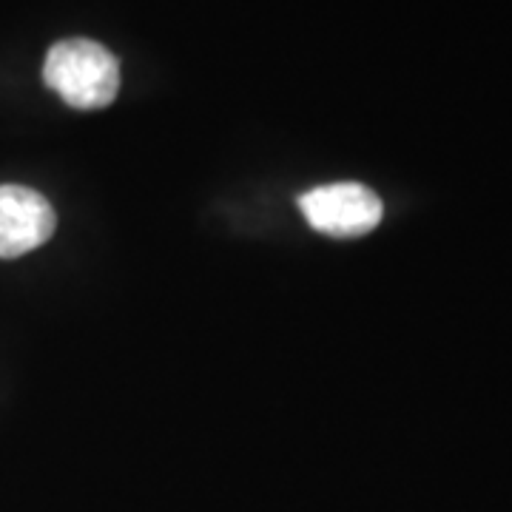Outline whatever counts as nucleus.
Here are the masks:
<instances>
[{
	"label": "nucleus",
	"instance_id": "obj_1",
	"mask_svg": "<svg viewBox=\"0 0 512 512\" xmlns=\"http://www.w3.org/2000/svg\"><path fill=\"white\" fill-rule=\"evenodd\" d=\"M43 80L72 109H106L120 92V63L94 40H60L46 55Z\"/></svg>",
	"mask_w": 512,
	"mask_h": 512
},
{
	"label": "nucleus",
	"instance_id": "obj_2",
	"mask_svg": "<svg viewBox=\"0 0 512 512\" xmlns=\"http://www.w3.org/2000/svg\"><path fill=\"white\" fill-rule=\"evenodd\" d=\"M305 220L328 237H362L382 222V200L359 183L313 188L299 197Z\"/></svg>",
	"mask_w": 512,
	"mask_h": 512
},
{
	"label": "nucleus",
	"instance_id": "obj_3",
	"mask_svg": "<svg viewBox=\"0 0 512 512\" xmlns=\"http://www.w3.org/2000/svg\"><path fill=\"white\" fill-rule=\"evenodd\" d=\"M55 208L26 185H0V259H15L46 245L55 234Z\"/></svg>",
	"mask_w": 512,
	"mask_h": 512
}]
</instances>
